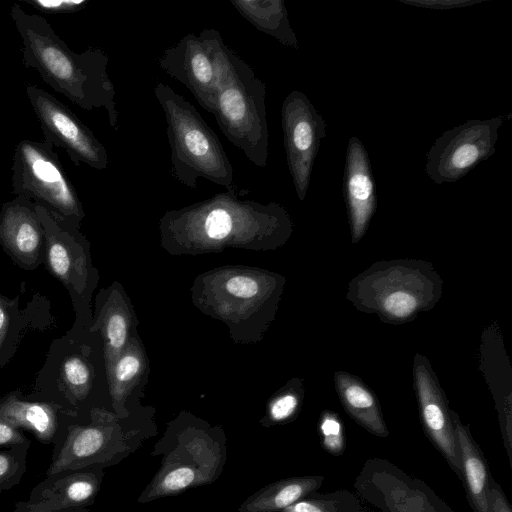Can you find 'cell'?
I'll use <instances>...</instances> for the list:
<instances>
[{
  "label": "cell",
  "instance_id": "obj_32",
  "mask_svg": "<svg viewBox=\"0 0 512 512\" xmlns=\"http://www.w3.org/2000/svg\"><path fill=\"white\" fill-rule=\"evenodd\" d=\"M489 512H512L511 505L500 485L492 479L488 495Z\"/></svg>",
  "mask_w": 512,
  "mask_h": 512
},
{
  "label": "cell",
  "instance_id": "obj_23",
  "mask_svg": "<svg viewBox=\"0 0 512 512\" xmlns=\"http://www.w3.org/2000/svg\"><path fill=\"white\" fill-rule=\"evenodd\" d=\"M31 443L0 450V494L18 485L27 470V455Z\"/></svg>",
  "mask_w": 512,
  "mask_h": 512
},
{
  "label": "cell",
  "instance_id": "obj_25",
  "mask_svg": "<svg viewBox=\"0 0 512 512\" xmlns=\"http://www.w3.org/2000/svg\"><path fill=\"white\" fill-rule=\"evenodd\" d=\"M61 376L66 388L76 399L85 397L90 383V371L86 363L77 356L65 359L61 365Z\"/></svg>",
  "mask_w": 512,
  "mask_h": 512
},
{
  "label": "cell",
  "instance_id": "obj_27",
  "mask_svg": "<svg viewBox=\"0 0 512 512\" xmlns=\"http://www.w3.org/2000/svg\"><path fill=\"white\" fill-rule=\"evenodd\" d=\"M298 407L299 398L295 394H284L270 405L269 417L274 423L285 422L297 412Z\"/></svg>",
  "mask_w": 512,
  "mask_h": 512
},
{
  "label": "cell",
  "instance_id": "obj_18",
  "mask_svg": "<svg viewBox=\"0 0 512 512\" xmlns=\"http://www.w3.org/2000/svg\"><path fill=\"white\" fill-rule=\"evenodd\" d=\"M335 383L342 406L350 417L371 434L387 437L389 431L379 402L372 391L347 372H337Z\"/></svg>",
  "mask_w": 512,
  "mask_h": 512
},
{
  "label": "cell",
  "instance_id": "obj_5",
  "mask_svg": "<svg viewBox=\"0 0 512 512\" xmlns=\"http://www.w3.org/2000/svg\"><path fill=\"white\" fill-rule=\"evenodd\" d=\"M434 279L430 267L421 262L379 263L351 283L353 301L392 322H403L433 305Z\"/></svg>",
  "mask_w": 512,
  "mask_h": 512
},
{
  "label": "cell",
  "instance_id": "obj_12",
  "mask_svg": "<svg viewBox=\"0 0 512 512\" xmlns=\"http://www.w3.org/2000/svg\"><path fill=\"white\" fill-rule=\"evenodd\" d=\"M281 124L288 169L300 200H304L326 123L308 97L293 90L281 107Z\"/></svg>",
  "mask_w": 512,
  "mask_h": 512
},
{
  "label": "cell",
  "instance_id": "obj_31",
  "mask_svg": "<svg viewBox=\"0 0 512 512\" xmlns=\"http://www.w3.org/2000/svg\"><path fill=\"white\" fill-rule=\"evenodd\" d=\"M31 443L21 430L13 427L0 415V447Z\"/></svg>",
  "mask_w": 512,
  "mask_h": 512
},
{
  "label": "cell",
  "instance_id": "obj_21",
  "mask_svg": "<svg viewBox=\"0 0 512 512\" xmlns=\"http://www.w3.org/2000/svg\"><path fill=\"white\" fill-rule=\"evenodd\" d=\"M236 11L257 30L285 46L299 48L282 0H230Z\"/></svg>",
  "mask_w": 512,
  "mask_h": 512
},
{
  "label": "cell",
  "instance_id": "obj_3",
  "mask_svg": "<svg viewBox=\"0 0 512 512\" xmlns=\"http://www.w3.org/2000/svg\"><path fill=\"white\" fill-rule=\"evenodd\" d=\"M167 124L171 173L184 186L195 189L199 178L235 187L232 164L216 133L197 109L169 85L154 88Z\"/></svg>",
  "mask_w": 512,
  "mask_h": 512
},
{
  "label": "cell",
  "instance_id": "obj_26",
  "mask_svg": "<svg viewBox=\"0 0 512 512\" xmlns=\"http://www.w3.org/2000/svg\"><path fill=\"white\" fill-rule=\"evenodd\" d=\"M35 9L50 14L78 12L86 7L87 0H22Z\"/></svg>",
  "mask_w": 512,
  "mask_h": 512
},
{
  "label": "cell",
  "instance_id": "obj_29",
  "mask_svg": "<svg viewBox=\"0 0 512 512\" xmlns=\"http://www.w3.org/2000/svg\"><path fill=\"white\" fill-rule=\"evenodd\" d=\"M227 291L239 298H251L259 291L257 282L247 276H234L226 283Z\"/></svg>",
  "mask_w": 512,
  "mask_h": 512
},
{
  "label": "cell",
  "instance_id": "obj_2",
  "mask_svg": "<svg viewBox=\"0 0 512 512\" xmlns=\"http://www.w3.org/2000/svg\"><path fill=\"white\" fill-rule=\"evenodd\" d=\"M266 86L226 44L210 109L223 135L259 168L267 165L269 133L266 118Z\"/></svg>",
  "mask_w": 512,
  "mask_h": 512
},
{
  "label": "cell",
  "instance_id": "obj_4",
  "mask_svg": "<svg viewBox=\"0 0 512 512\" xmlns=\"http://www.w3.org/2000/svg\"><path fill=\"white\" fill-rule=\"evenodd\" d=\"M151 455L162 458L159 469L138 497L141 504L215 482L227 461V445L220 433H167L154 445Z\"/></svg>",
  "mask_w": 512,
  "mask_h": 512
},
{
  "label": "cell",
  "instance_id": "obj_24",
  "mask_svg": "<svg viewBox=\"0 0 512 512\" xmlns=\"http://www.w3.org/2000/svg\"><path fill=\"white\" fill-rule=\"evenodd\" d=\"M318 431L323 449L333 455L340 456L346 448V438L343 423L338 414L326 410L322 413Z\"/></svg>",
  "mask_w": 512,
  "mask_h": 512
},
{
  "label": "cell",
  "instance_id": "obj_36",
  "mask_svg": "<svg viewBox=\"0 0 512 512\" xmlns=\"http://www.w3.org/2000/svg\"><path fill=\"white\" fill-rule=\"evenodd\" d=\"M365 512H385V511H380V510H376V511H373V510H365Z\"/></svg>",
  "mask_w": 512,
  "mask_h": 512
},
{
  "label": "cell",
  "instance_id": "obj_7",
  "mask_svg": "<svg viewBox=\"0 0 512 512\" xmlns=\"http://www.w3.org/2000/svg\"><path fill=\"white\" fill-rule=\"evenodd\" d=\"M88 424H71L55 444L50 476L64 470L107 468L120 463L141 447L150 435L126 432L100 413H92Z\"/></svg>",
  "mask_w": 512,
  "mask_h": 512
},
{
  "label": "cell",
  "instance_id": "obj_11",
  "mask_svg": "<svg viewBox=\"0 0 512 512\" xmlns=\"http://www.w3.org/2000/svg\"><path fill=\"white\" fill-rule=\"evenodd\" d=\"M224 44L218 30L204 29L199 34H187L158 59L159 67L184 84L207 112L213 103Z\"/></svg>",
  "mask_w": 512,
  "mask_h": 512
},
{
  "label": "cell",
  "instance_id": "obj_20",
  "mask_svg": "<svg viewBox=\"0 0 512 512\" xmlns=\"http://www.w3.org/2000/svg\"><path fill=\"white\" fill-rule=\"evenodd\" d=\"M323 481L324 477L320 475L278 480L250 495L238 507V512H280L296 501L317 492Z\"/></svg>",
  "mask_w": 512,
  "mask_h": 512
},
{
  "label": "cell",
  "instance_id": "obj_10",
  "mask_svg": "<svg viewBox=\"0 0 512 512\" xmlns=\"http://www.w3.org/2000/svg\"><path fill=\"white\" fill-rule=\"evenodd\" d=\"M26 95L46 142L64 149L75 166L84 163L97 170L107 168L105 147L72 110L36 85H26Z\"/></svg>",
  "mask_w": 512,
  "mask_h": 512
},
{
  "label": "cell",
  "instance_id": "obj_22",
  "mask_svg": "<svg viewBox=\"0 0 512 512\" xmlns=\"http://www.w3.org/2000/svg\"><path fill=\"white\" fill-rule=\"evenodd\" d=\"M280 512H365L360 498L346 489L310 494Z\"/></svg>",
  "mask_w": 512,
  "mask_h": 512
},
{
  "label": "cell",
  "instance_id": "obj_9",
  "mask_svg": "<svg viewBox=\"0 0 512 512\" xmlns=\"http://www.w3.org/2000/svg\"><path fill=\"white\" fill-rule=\"evenodd\" d=\"M357 496L385 512H454L422 480L381 458L365 462L354 482Z\"/></svg>",
  "mask_w": 512,
  "mask_h": 512
},
{
  "label": "cell",
  "instance_id": "obj_15",
  "mask_svg": "<svg viewBox=\"0 0 512 512\" xmlns=\"http://www.w3.org/2000/svg\"><path fill=\"white\" fill-rule=\"evenodd\" d=\"M343 194L353 242L365 234L377 207L375 180L368 153L359 138L352 136L347 145Z\"/></svg>",
  "mask_w": 512,
  "mask_h": 512
},
{
  "label": "cell",
  "instance_id": "obj_6",
  "mask_svg": "<svg viewBox=\"0 0 512 512\" xmlns=\"http://www.w3.org/2000/svg\"><path fill=\"white\" fill-rule=\"evenodd\" d=\"M13 193L51 214L79 221L83 208L54 146L46 141L21 140L15 147L12 164Z\"/></svg>",
  "mask_w": 512,
  "mask_h": 512
},
{
  "label": "cell",
  "instance_id": "obj_1",
  "mask_svg": "<svg viewBox=\"0 0 512 512\" xmlns=\"http://www.w3.org/2000/svg\"><path fill=\"white\" fill-rule=\"evenodd\" d=\"M10 16L21 39L22 62L38 71L42 80L80 108L104 109L117 130L116 91L109 78V58L101 48L74 52L38 14L27 13L18 3Z\"/></svg>",
  "mask_w": 512,
  "mask_h": 512
},
{
  "label": "cell",
  "instance_id": "obj_19",
  "mask_svg": "<svg viewBox=\"0 0 512 512\" xmlns=\"http://www.w3.org/2000/svg\"><path fill=\"white\" fill-rule=\"evenodd\" d=\"M0 415L13 427L32 433L42 444L56 442L58 415L50 403L25 401L10 394L0 401Z\"/></svg>",
  "mask_w": 512,
  "mask_h": 512
},
{
  "label": "cell",
  "instance_id": "obj_16",
  "mask_svg": "<svg viewBox=\"0 0 512 512\" xmlns=\"http://www.w3.org/2000/svg\"><path fill=\"white\" fill-rule=\"evenodd\" d=\"M45 237L35 203L17 196L3 204L0 211V242L25 267L38 264Z\"/></svg>",
  "mask_w": 512,
  "mask_h": 512
},
{
  "label": "cell",
  "instance_id": "obj_35",
  "mask_svg": "<svg viewBox=\"0 0 512 512\" xmlns=\"http://www.w3.org/2000/svg\"><path fill=\"white\" fill-rule=\"evenodd\" d=\"M12 512H91L88 508L82 509H69L63 511H42V510H34L26 506L24 501H17L14 504V510Z\"/></svg>",
  "mask_w": 512,
  "mask_h": 512
},
{
  "label": "cell",
  "instance_id": "obj_17",
  "mask_svg": "<svg viewBox=\"0 0 512 512\" xmlns=\"http://www.w3.org/2000/svg\"><path fill=\"white\" fill-rule=\"evenodd\" d=\"M450 415L459 449L461 480L469 504L474 512H489L488 495L493 478L488 463L468 427L454 411L450 410Z\"/></svg>",
  "mask_w": 512,
  "mask_h": 512
},
{
  "label": "cell",
  "instance_id": "obj_33",
  "mask_svg": "<svg viewBox=\"0 0 512 512\" xmlns=\"http://www.w3.org/2000/svg\"><path fill=\"white\" fill-rule=\"evenodd\" d=\"M140 368V361L134 355L122 357L115 368V376L119 382H126L133 378Z\"/></svg>",
  "mask_w": 512,
  "mask_h": 512
},
{
  "label": "cell",
  "instance_id": "obj_13",
  "mask_svg": "<svg viewBox=\"0 0 512 512\" xmlns=\"http://www.w3.org/2000/svg\"><path fill=\"white\" fill-rule=\"evenodd\" d=\"M414 377L423 430L461 480L460 455L450 409L428 361L420 355L415 357Z\"/></svg>",
  "mask_w": 512,
  "mask_h": 512
},
{
  "label": "cell",
  "instance_id": "obj_28",
  "mask_svg": "<svg viewBox=\"0 0 512 512\" xmlns=\"http://www.w3.org/2000/svg\"><path fill=\"white\" fill-rule=\"evenodd\" d=\"M106 336L113 349H120L126 339V321L121 314H112L106 322Z\"/></svg>",
  "mask_w": 512,
  "mask_h": 512
},
{
  "label": "cell",
  "instance_id": "obj_30",
  "mask_svg": "<svg viewBox=\"0 0 512 512\" xmlns=\"http://www.w3.org/2000/svg\"><path fill=\"white\" fill-rule=\"evenodd\" d=\"M482 0H400V2L430 9L447 10L477 4Z\"/></svg>",
  "mask_w": 512,
  "mask_h": 512
},
{
  "label": "cell",
  "instance_id": "obj_34",
  "mask_svg": "<svg viewBox=\"0 0 512 512\" xmlns=\"http://www.w3.org/2000/svg\"><path fill=\"white\" fill-rule=\"evenodd\" d=\"M9 321L8 302L4 297L0 296V349L7 334Z\"/></svg>",
  "mask_w": 512,
  "mask_h": 512
},
{
  "label": "cell",
  "instance_id": "obj_14",
  "mask_svg": "<svg viewBox=\"0 0 512 512\" xmlns=\"http://www.w3.org/2000/svg\"><path fill=\"white\" fill-rule=\"evenodd\" d=\"M104 474L98 467L60 471L38 483L24 502L42 511L88 508L96 500Z\"/></svg>",
  "mask_w": 512,
  "mask_h": 512
},
{
  "label": "cell",
  "instance_id": "obj_8",
  "mask_svg": "<svg viewBox=\"0 0 512 512\" xmlns=\"http://www.w3.org/2000/svg\"><path fill=\"white\" fill-rule=\"evenodd\" d=\"M505 115L469 120L443 132L426 155L425 172L436 184L456 182L496 151Z\"/></svg>",
  "mask_w": 512,
  "mask_h": 512
}]
</instances>
